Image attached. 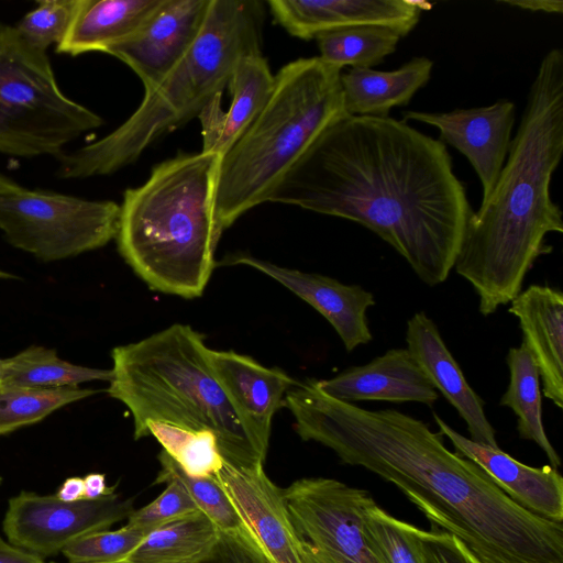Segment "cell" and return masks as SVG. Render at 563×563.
<instances>
[{
  "instance_id": "obj_1",
  "label": "cell",
  "mask_w": 563,
  "mask_h": 563,
  "mask_svg": "<svg viewBox=\"0 0 563 563\" xmlns=\"http://www.w3.org/2000/svg\"><path fill=\"white\" fill-rule=\"evenodd\" d=\"M269 202L362 224L431 287L449 277L474 212L445 144L390 117L332 123Z\"/></svg>"
},
{
  "instance_id": "obj_2",
  "label": "cell",
  "mask_w": 563,
  "mask_h": 563,
  "mask_svg": "<svg viewBox=\"0 0 563 563\" xmlns=\"http://www.w3.org/2000/svg\"><path fill=\"white\" fill-rule=\"evenodd\" d=\"M284 407L303 441L394 484L433 529L454 536L479 563H563V522L520 507L422 420L335 399L317 379L299 380Z\"/></svg>"
},
{
  "instance_id": "obj_3",
  "label": "cell",
  "mask_w": 563,
  "mask_h": 563,
  "mask_svg": "<svg viewBox=\"0 0 563 563\" xmlns=\"http://www.w3.org/2000/svg\"><path fill=\"white\" fill-rule=\"evenodd\" d=\"M563 154V52L542 57L519 128L495 187L470 218L455 273L478 296L483 316L509 303L536 261L549 254L550 233H563L551 179Z\"/></svg>"
},
{
  "instance_id": "obj_4",
  "label": "cell",
  "mask_w": 563,
  "mask_h": 563,
  "mask_svg": "<svg viewBox=\"0 0 563 563\" xmlns=\"http://www.w3.org/2000/svg\"><path fill=\"white\" fill-rule=\"evenodd\" d=\"M203 338L176 323L112 350L109 396L125 405L134 439L147 421L214 434L224 462L263 466L268 444L234 405L216 376Z\"/></svg>"
},
{
  "instance_id": "obj_5",
  "label": "cell",
  "mask_w": 563,
  "mask_h": 563,
  "mask_svg": "<svg viewBox=\"0 0 563 563\" xmlns=\"http://www.w3.org/2000/svg\"><path fill=\"white\" fill-rule=\"evenodd\" d=\"M220 162L213 152L178 154L124 191L118 249L151 289L187 299L202 295L221 236L213 211Z\"/></svg>"
},
{
  "instance_id": "obj_6",
  "label": "cell",
  "mask_w": 563,
  "mask_h": 563,
  "mask_svg": "<svg viewBox=\"0 0 563 563\" xmlns=\"http://www.w3.org/2000/svg\"><path fill=\"white\" fill-rule=\"evenodd\" d=\"M265 19L258 0H211L199 36L178 64L120 126L57 157V176L85 179L111 175L134 163L152 143L189 120L228 87L236 62L261 52Z\"/></svg>"
},
{
  "instance_id": "obj_7",
  "label": "cell",
  "mask_w": 563,
  "mask_h": 563,
  "mask_svg": "<svg viewBox=\"0 0 563 563\" xmlns=\"http://www.w3.org/2000/svg\"><path fill=\"white\" fill-rule=\"evenodd\" d=\"M341 73L314 56L292 60L275 75L267 102L221 157L213 202L221 234L242 214L269 201L314 140L349 115Z\"/></svg>"
},
{
  "instance_id": "obj_8",
  "label": "cell",
  "mask_w": 563,
  "mask_h": 563,
  "mask_svg": "<svg viewBox=\"0 0 563 563\" xmlns=\"http://www.w3.org/2000/svg\"><path fill=\"white\" fill-rule=\"evenodd\" d=\"M102 124L100 115L62 91L46 52L0 22V153L57 158Z\"/></svg>"
},
{
  "instance_id": "obj_9",
  "label": "cell",
  "mask_w": 563,
  "mask_h": 563,
  "mask_svg": "<svg viewBox=\"0 0 563 563\" xmlns=\"http://www.w3.org/2000/svg\"><path fill=\"white\" fill-rule=\"evenodd\" d=\"M120 205L48 190L0 194V231L15 249L53 262L100 249L115 239Z\"/></svg>"
},
{
  "instance_id": "obj_10",
  "label": "cell",
  "mask_w": 563,
  "mask_h": 563,
  "mask_svg": "<svg viewBox=\"0 0 563 563\" xmlns=\"http://www.w3.org/2000/svg\"><path fill=\"white\" fill-rule=\"evenodd\" d=\"M302 563H384L363 533L371 494L328 477H303L284 489Z\"/></svg>"
},
{
  "instance_id": "obj_11",
  "label": "cell",
  "mask_w": 563,
  "mask_h": 563,
  "mask_svg": "<svg viewBox=\"0 0 563 563\" xmlns=\"http://www.w3.org/2000/svg\"><path fill=\"white\" fill-rule=\"evenodd\" d=\"M133 510L132 499L115 492L74 503L62 501L55 495L21 492L9 500L3 531L11 544L41 558L49 556L80 537L128 519Z\"/></svg>"
},
{
  "instance_id": "obj_12",
  "label": "cell",
  "mask_w": 563,
  "mask_h": 563,
  "mask_svg": "<svg viewBox=\"0 0 563 563\" xmlns=\"http://www.w3.org/2000/svg\"><path fill=\"white\" fill-rule=\"evenodd\" d=\"M210 4L211 0H163L133 35L108 48L106 54L126 64L148 91L192 46L203 29Z\"/></svg>"
},
{
  "instance_id": "obj_13",
  "label": "cell",
  "mask_w": 563,
  "mask_h": 563,
  "mask_svg": "<svg viewBox=\"0 0 563 563\" xmlns=\"http://www.w3.org/2000/svg\"><path fill=\"white\" fill-rule=\"evenodd\" d=\"M402 121L438 129L443 144L456 148L471 163L482 185V200L495 187L504 168L516 120L515 103L499 99L493 104L450 112L402 111Z\"/></svg>"
},
{
  "instance_id": "obj_14",
  "label": "cell",
  "mask_w": 563,
  "mask_h": 563,
  "mask_svg": "<svg viewBox=\"0 0 563 563\" xmlns=\"http://www.w3.org/2000/svg\"><path fill=\"white\" fill-rule=\"evenodd\" d=\"M214 477L271 563H302L284 489L263 466L242 468L223 462Z\"/></svg>"
},
{
  "instance_id": "obj_15",
  "label": "cell",
  "mask_w": 563,
  "mask_h": 563,
  "mask_svg": "<svg viewBox=\"0 0 563 563\" xmlns=\"http://www.w3.org/2000/svg\"><path fill=\"white\" fill-rule=\"evenodd\" d=\"M267 5L275 22L301 40L363 25L385 26L405 37L432 9L421 0H269Z\"/></svg>"
},
{
  "instance_id": "obj_16",
  "label": "cell",
  "mask_w": 563,
  "mask_h": 563,
  "mask_svg": "<svg viewBox=\"0 0 563 563\" xmlns=\"http://www.w3.org/2000/svg\"><path fill=\"white\" fill-rule=\"evenodd\" d=\"M224 263L247 265L280 283L329 321L347 352L373 340L366 311L375 305V298L363 287L342 284L320 274L282 267L249 255H234Z\"/></svg>"
},
{
  "instance_id": "obj_17",
  "label": "cell",
  "mask_w": 563,
  "mask_h": 563,
  "mask_svg": "<svg viewBox=\"0 0 563 563\" xmlns=\"http://www.w3.org/2000/svg\"><path fill=\"white\" fill-rule=\"evenodd\" d=\"M433 417L440 433L449 438L455 453L478 465L516 504L541 518L563 522V478L556 468L528 466L499 448L462 435L435 412Z\"/></svg>"
},
{
  "instance_id": "obj_18",
  "label": "cell",
  "mask_w": 563,
  "mask_h": 563,
  "mask_svg": "<svg viewBox=\"0 0 563 563\" xmlns=\"http://www.w3.org/2000/svg\"><path fill=\"white\" fill-rule=\"evenodd\" d=\"M407 350L435 390L464 420L474 442L499 448L496 431L485 413V402L468 385L459 363L445 345L437 324L424 311L416 312L406 328Z\"/></svg>"
},
{
  "instance_id": "obj_19",
  "label": "cell",
  "mask_w": 563,
  "mask_h": 563,
  "mask_svg": "<svg viewBox=\"0 0 563 563\" xmlns=\"http://www.w3.org/2000/svg\"><path fill=\"white\" fill-rule=\"evenodd\" d=\"M321 390L345 401L419 402L432 407L439 394L407 347L390 349L367 364L350 367L330 379H317Z\"/></svg>"
},
{
  "instance_id": "obj_20",
  "label": "cell",
  "mask_w": 563,
  "mask_h": 563,
  "mask_svg": "<svg viewBox=\"0 0 563 563\" xmlns=\"http://www.w3.org/2000/svg\"><path fill=\"white\" fill-rule=\"evenodd\" d=\"M522 332V344L539 371L543 395L563 408V294L548 285H531L510 302Z\"/></svg>"
},
{
  "instance_id": "obj_21",
  "label": "cell",
  "mask_w": 563,
  "mask_h": 563,
  "mask_svg": "<svg viewBox=\"0 0 563 563\" xmlns=\"http://www.w3.org/2000/svg\"><path fill=\"white\" fill-rule=\"evenodd\" d=\"M262 52L242 56L235 64L228 87L231 99L227 111L214 98L198 117L202 125V152L223 156L249 128L267 102L274 86Z\"/></svg>"
},
{
  "instance_id": "obj_22",
  "label": "cell",
  "mask_w": 563,
  "mask_h": 563,
  "mask_svg": "<svg viewBox=\"0 0 563 563\" xmlns=\"http://www.w3.org/2000/svg\"><path fill=\"white\" fill-rule=\"evenodd\" d=\"M208 356L227 394L268 444L273 416L284 407L287 391L298 380L278 367H265L252 357L233 351L209 349Z\"/></svg>"
},
{
  "instance_id": "obj_23",
  "label": "cell",
  "mask_w": 563,
  "mask_h": 563,
  "mask_svg": "<svg viewBox=\"0 0 563 563\" xmlns=\"http://www.w3.org/2000/svg\"><path fill=\"white\" fill-rule=\"evenodd\" d=\"M433 62L416 56L393 70L351 68L341 73L343 103L349 115L389 117L395 107L407 106L431 79Z\"/></svg>"
},
{
  "instance_id": "obj_24",
  "label": "cell",
  "mask_w": 563,
  "mask_h": 563,
  "mask_svg": "<svg viewBox=\"0 0 563 563\" xmlns=\"http://www.w3.org/2000/svg\"><path fill=\"white\" fill-rule=\"evenodd\" d=\"M163 0H82L56 53L79 56L106 53L133 35L158 9Z\"/></svg>"
},
{
  "instance_id": "obj_25",
  "label": "cell",
  "mask_w": 563,
  "mask_h": 563,
  "mask_svg": "<svg viewBox=\"0 0 563 563\" xmlns=\"http://www.w3.org/2000/svg\"><path fill=\"white\" fill-rule=\"evenodd\" d=\"M218 533V527L196 510L151 530L122 563H197Z\"/></svg>"
},
{
  "instance_id": "obj_26",
  "label": "cell",
  "mask_w": 563,
  "mask_h": 563,
  "mask_svg": "<svg viewBox=\"0 0 563 563\" xmlns=\"http://www.w3.org/2000/svg\"><path fill=\"white\" fill-rule=\"evenodd\" d=\"M506 362L509 384L499 405L515 412L519 437L537 443L548 456L551 466L556 468L561 465V460L544 430L541 380L536 362L522 343L508 350Z\"/></svg>"
},
{
  "instance_id": "obj_27",
  "label": "cell",
  "mask_w": 563,
  "mask_h": 563,
  "mask_svg": "<svg viewBox=\"0 0 563 563\" xmlns=\"http://www.w3.org/2000/svg\"><path fill=\"white\" fill-rule=\"evenodd\" d=\"M112 378L111 369L76 365L58 357L56 351L44 346H30L12 357H8L2 384L62 388L78 387L92 380Z\"/></svg>"
},
{
  "instance_id": "obj_28",
  "label": "cell",
  "mask_w": 563,
  "mask_h": 563,
  "mask_svg": "<svg viewBox=\"0 0 563 563\" xmlns=\"http://www.w3.org/2000/svg\"><path fill=\"white\" fill-rule=\"evenodd\" d=\"M401 36L396 31L378 25H363L320 33L316 36L319 57L342 70L372 68L393 54Z\"/></svg>"
},
{
  "instance_id": "obj_29",
  "label": "cell",
  "mask_w": 563,
  "mask_h": 563,
  "mask_svg": "<svg viewBox=\"0 0 563 563\" xmlns=\"http://www.w3.org/2000/svg\"><path fill=\"white\" fill-rule=\"evenodd\" d=\"M95 389L38 388L0 384V435L35 423L57 409L90 397Z\"/></svg>"
},
{
  "instance_id": "obj_30",
  "label": "cell",
  "mask_w": 563,
  "mask_h": 563,
  "mask_svg": "<svg viewBox=\"0 0 563 563\" xmlns=\"http://www.w3.org/2000/svg\"><path fill=\"white\" fill-rule=\"evenodd\" d=\"M152 435L163 450L192 477H212L223 465L217 439L210 431H191L176 426L147 421L139 439Z\"/></svg>"
},
{
  "instance_id": "obj_31",
  "label": "cell",
  "mask_w": 563,
  "mask_h": 563,
  "mask_svg": "<svg viewBox=\"0 0 563 563\" xmlns=\"http://www.w3.org/2000/svg\"><path fill=\"white\" fill-rule=\"evenodd\" d=\"M417 527L396 519L376 503L363 521V533L369 548L384 563H423Z\"/></svg>"
},
{
  "instance_id": "obj_32",
  "label": "cell",
  "mask_w": 563,
  "mask_h": 563,
  "mask_svg": "<svg viewBox=\"0 0 563 563\" xmlns=\"http://www.w3.org/2000/svg\"><path fill=\"white\" fill-rule=\"evenodd\" d=\"M161 471L156 478L173 477L187 490L197 508L202 511L221 531L247 529L219 482L212 477H192L183 472L179 465L164 451L158 454Z\"/></svg>"
},
{
  "instance_id": "obj_33",
  "label": "cell",
  "mask_w": 563,
  "mask_h": 563,
  "mask_svg": "<svg viewBox=\"0 0 563 563\" xmlns=\"http://www.w3.org/2000/svg\"><path fill=\"white\" fill-rule=\"evenodd\" d=\"M82 0H41L14 25L32 47L46 52L67 34Z\"/></svg>"
},
{
  "instance_id": "obj_34",
  "label": "cell",
  "mask_w": 563,
  "mask_h": 563,
  "mask_svg": "<svg viewBox=\"0 0 563 563\" xmlns=\"http://www.w3.org/2000/svg\"><path fill=\"white\" fill-rule=\"evenodd\" d=\"M150 531L128 525L117 530L96 531L63 549L69 563H109L125 559Z\"/></svg>"
},
{
  "instance_id": "obj_35",
  "label": "cell",
  "mask_w": 563,
  "mask_h": 563,
  "mask_svg": "<svg viewBox=\"0 0 563 563\" xmlns=\"http://www.w3.org/2000/svg\"><path fill=\"white\" fill-rule=\"evenodd\" d=\"M154 484H164L165 489L150 504L134 509L126 519L128 526L151 531L166 522L199 510L186 488L177 479L173 477L155 478Z\"/></svg>"
},
{
  "instance_id": "obj_36",
  "label": "cell",
  "mask_w": 563,
  "mask_h": 563,
  "mask_svg": "<svg viewBox=\"0 0 563 563\" xmlns=\"http://www.w3.org/2000/svg\"><path fill=\"white\" fill-rule=\"evenodd\" d=\"M197 563H271L249 529L221 531L211 550Z\"/></svg>"
},
{
  "instance_id": "obj_37",
  "label": "cell",
  "mask_w": 563,
  "mask_h": 563,
  "mask_svg": "<svg viewBox=\"0 0 563 563\" xmlns=\"http://www.w3.org/2000/svg\"><path fill=\"white\" fill-rule=\"evenodd\" d=\"M423 563H479L454 536L432 529H417Z\"/></svg>"
},
{
  "instance_id": "obj_38",
  "label": "cell",
  "mask_w": 563,
  "mask_h": 563,
  "mask_svg": "<svg viewBox=\"0 0 563 563\" xmlns=\"http://www.w3.org/2000/svg\"><path fill=\"white\" fill-rule=\"evenodd\" d=\"M503 3L531 12L559 13L563 12L562 0H501Z\"/></svg>"
},
{
  "instance_id": "obj_39",
  "label": "cell",
  "mask_w": 563,
  "mask_h": 563,
  "mask_svg": "<svg viewBox=\"0 0 563 563\" xmlns=\"http://www.w3.org/2000/svg\"><path fill=\"white\" fill-rule=\"evenodd\" d=\"M84 499L95 500L112 494L115 486L108 487L106 475L102 473H89L84 478Z\"/></svg>"
},
{
  "instance_id": "obj_40",
  "label": "cell",
  "mask_w": 563,
  "mask_h": 563,
  "mask_svg": "<svg viewBox=\"0 0 563 563\" xmlns=\"http://www.w3.org/2000/svg\"><path fill=\"white\" fill-rule=\"evenodd\" d=\"M0 563H44L36 554L9 544L0 537Z\"/></svg>"
},
{
  "instance_id": "obj_41",
  "label": "cell",
  "mask_w": 563,
  "mask_h": 563,
  "mask_svg": "<svg viewBox=\"0 0 563 563\" xmlns=\"http://www.w3.org/2000/svg\"><path fill=\"white\" fill-rule=\"evenodd\" d=\"M55 496L66 503L84 499V479L78 476L68 477L59 486Z\"/></svg>"
},
{
  "instance_id": "obj_42",
  "label": "cell",
  "mask_w": 563,
  "mask_h": 563,
  "mask_svg": "<svg viewBox=\"0 0 563 563\" xmlns=\"http://www.w3.org/2000/svg\"><path fill=\"white\" fill-rule=\"evenodd\" d=\"M23 188L22 185L16 183L11 177L0 173V194H8L21 190Z\"/></svg>"
},
{
  "instance_id": "obj_43",
  "label": "cell",
  "mask_w": 563,
  "mask_h": 563,
  "mask_svg": "<svg viewBox=\"0 0 563 563\" xmlns=\"http://www.w3.org/2000/svg\"><path fill=\"white\" fill-rule=\"evenodd\" d=\"M8 358H0V384L3 382Z\"/></svg>"
},
{
  "instance_id": "obj_44",
  "label": "cell",
  "mask_w": 563,
  "mask_h": 563,
  "mask_svg": "<svg viewBox=\"0 0 563 563\" xmlns=\"http://www.w3.org/2000/svg\"><path fill=\"white\" fill-rule=\"evenodd\" d=\"M0 278L10 279V278H16V276L11 273L0 269Z\"/></svg>"
},
{
  "instance_id": "obj_45",
  "label": "cell",
  "mask_w": 563,
  "mask_h": 563,
  "mask_svg": "<svg viewBox=\"0 0 563 563\" xmlns=\"http://www.w3.org/2000/svg\"><path fill=\"white\" fill-rule=\"evenodd\" d=\"M53 563H55V562H53ZM109 563H122V561L109 562Z\"/></svg>"
},
{
  "instance_id": "obj_46",
  "label": "cell",
  "mask_w": 563,
  "mask_h": 563,
  "mask_svg": "<svg viewBox=\"0 0 563 563\" xmlns=\"http://www.w3.org/2000/svg\"><path fill=\"white\" fill-rule=\"evenodd\" d=\"M1 483H2V478L0 477V485H1Z\"/></svg>"
}]
</instances>
